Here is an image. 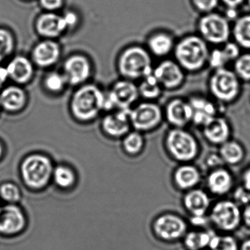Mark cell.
<instances>
[{"instance_id":"1","label":"cell","mask_w":250,"mask_h":250,"mask_svg":"<svg viewBox=\"0 0 250 250\" xmlns=\"http://www.w3.org/2000/svg\"><path fill=\"white\" fill-rule=\"evenodd\" d=\"M210 46L197 33L187 34L176 41L173 59L187 74H197L208 65Z\"/></svg>"},{"instance_id":"2","label":"cell","mask_w":250,"mask_h":250,"mask_svg":"<svg viewBox=\"0 0 250 250\" xmlns=\"http://www.w3.org/2000/svg\"><path fill=\"white\" fill-rule=\"evenodd\" d=\"M164 147L168 157L177 164L194 163L202 150L198 139L187 128H169Z\"/></svg>"},{"instance_id":"3","label":"cell","mask_w":250,"mask_h":250,"mask_svg":"<svg viewBox=\"0 0 250 250\" xmlns=\"http://www.w3.org/2000/svg\"><path fill=\"white\" fill-rule=\"evenodd\" d=\"M241 80L229 67L212 70L207 87L210 98L219 105L228 106L235 103L242 93Z\"/></svg>"},{"instance_id":"4","label":"cell","mask_w":250,"mask_h":250,"mask_svg":"<svg viewBox=\"0 0 250 250\" xmlns=\"http://www.w3.org/2000/svg\"><path fill=\"white\" fill-rule=\"evenodd\" d=\"M207 216L210 228L220 233H233L242 225L241 208L231 198L212 203Z\"/></svg>"},{"instance_id":"5","label":"cell","mask_w":250,"mask_h":250,"mask_svg":"<svg viewBox=\"0 0 250 250\" xmlns=\"http://www.w3.org/2000/svg\"><path fill=\"white\" fill-rule=\"evenodd\" d=\"M197 34L209 46H222L231 40L232 23L224 14L211 12L203 14L197 21Z\"/></svg>"},{"instance_id":"6","label":"cell","mask_w":250,"mask_h":250,"mask_svg":"<svg viewBox=\"0 0 250 250\" xmlns=\"http://www.w3.org/2000/svg\"><path fill=\"white\" fill-rule=\"evenodd\" d=\"M104 96L95 85L83 86L76 92L71 102L74 116L83 121L93 119L105 106Z\"/></svg>"},{"instance_id":"7","label":"cell","mask_w":250,"mask_h":250,"mask_svg":"<svg viewBox=\"0 0 250 250\" xmlns=\"http://www.w3.org/2000/svg\"><path fill=\"white\" fill-rule=\"evenodd\" d=\"M188 229V221L172 211L161 213L156 216L152 225L156 238L166 244H175L182 241Z\"/></svg>"},{"instance_id":"8","label":"cell","mask_w":250,"mask_h":250,"mask_svg":"<svg viewBox=\"0 0 250 250\" xmlns=\"http://www.w3.org/2000/svg\"><path fill=\"white\" fill-rule=\"evenodd\" d=\"M119 69L128 79H143L153 74L151 55L140 46L128 48L121 55Z\"/></svg>"},{"instance_id":"9","label":"cell","mask_w":250,"mask_h":250,"mask_svg":"<svg viewBox=\"0 0 250 250\" xmlns=\"http://www.w3.org/2000/svg\"><path fill=\"white\" fill-rule=\"evenodd\" d=\"M52 162L46 156L33 155L21 165V175L29 187L40 188L45 187L53 175Z\"/></svg>"},{"instance_id":"10","label":"cell","mask_w":250,"mask_h":250,"mask_svg":"<svg viewBox=\"0 0 250 250\" xmlns=\"http://www.w3.org/2000/svg\"><path fill=\"white\" fill-rule=\"evenodd\" d=\"M164 121V109L151 101L140 104L130 112L131 124L139 131L156 129Z\"/></svg>"},{"instance_id":"11","label":"cell","mask_w":250,"mask_h":250,"mask_svg":"<svg viewBox=\"0 0 250 250\" xmlns=\"http://www.w3.org/2000/svg\"><path fill=\"white\" fill-rule=\"evenodd\" d=\"M153 74L164 90L172 92L184 85L187 74L173 58H167L153 68Z\"/></svg>"},{"instance_id":"12","label":"cell","mask_w":250,"mask_h":250,"mask_svg":"<svg viewBox=\"0 0 250 250\" xmlns=\"http://www.w3.org/2000/svg\"><path fill=\"white\" fill-rule=\"evenodd\" d=\"M206 190L213 197H226L231 194L235 186V178L227 166L210 169L205 177Z\"/></svg>"},{"instance_id":"13","label":"cell","mask_w":250,"mask_h":250,"mask_svg":"<svg viewBox=\"0 0 250 250\" xmlns=\"http://www.w3.org/2000/svg\"><path fill=\"white\" fill-rule=\"evenodd\" d=\"M163 109L165 121L170 128H187L191 125L193 109L187 98H172Z\"/></svg>"},{"instance_id":"14","label":"cell","mask_w":250,"mask_h":250,"mask_svg":"<svg viewBox=\"0 0 250 250\" xmlns=\"http://www.w3.org/2000/svg\"><path fill=\"white\" fill-rule=\"evenodd\" d=\"M171 181L177 191L184 193L199 187L203 181V172L194 163L178 164L172 170Z\"/></svg>"},{"instance_id":"15","label":"cell","mask_w":250,"mask_h":250,"mask_svg":"<svg viewBox=\"0 0 250 250\" xmlns=\"http://www.w3.org/2000/svg\"><path fill=\"white\" fill-rule=\"evenodd\" d=\"M205 141L219 147L232 138V128L229 120L223 115H216L200 128Z\"/></svg>"},{"instance_id":"16","label":"cell","mask_w":250,"mask_h":250,"mask_svg":"<svg viewBox=\"0 0 250 250\" xmlns=\"http://www.w3.org/2000/svg\"><path fill=\"white\" fill-rule=\"evenodd\" d=\"M181 204L189 217L207 216L212 205L211 196L206 189L197 187L183 193Z\"/></svg>"},{"instance_id":"17","label":"cell","mask_w":250,"mask_h":250,"mask_svg":"<svg viewBox=\"0 0 250 250\" xmlns=\"http://www.w3.org/2000/svg\"><path fill=\"white\" fill-rule=\"evenodd\" d=\"M187 99L193 109L191 125L201 128L210 119L219 115V104L211 98L194 94Z\"/></svg>"},{"instance_id":"18","label":"cell","mask_w":250,"mask_h":250,"mask_svg":"<svg viewBox=\"0 0 250 250\" xmlns=\"http://www.w3.org/2000/svg\"><path fill=\"white\" fill-rule=\"evenodd\" d=\"M138 87L129 81L116 83L109 93V99L105 101L107 107H118L121 110L129 109L130 106L138 99Z\"/></svg>"},{"instance_id":"19","label":"cell","mask_w":250,"mask_h":250,"mask_svg":"<svg viewBox=\"0 0 250 250\" xmlns=\"http://www.w3.org/2000/svg\"><path fill=\"white\" fill-rule=\"evenodd\" d=\"M176 39L168 30L155 32L147 40V50L150 55L159 58H167L172 55Z\"/></svg>"},{"instance_id":"20","label":"cell","mask_w":250,"mask_h":250,"mask_svg":"<svg viewBox=\"0 0 250 250\" xmlns=\"http://www.w3.org/2000/svg\"><path fill=\"white\" fill-rule=\"evenodd\" d=\"M90 64L87 58L82 55H74L65 61L64 76L71 84H81L90 77Z\"/></svg>"},{"instance_id":"21","label":"cell","mask_w":250,"mask_h":250,"mask_svg":"<svg viewBox=\"0 0 250 250\" xmlns=\"http://www.w3.org/2000/svg\"><path fill=\"white\" fill-rule=\"evenodd\" d=\"M25 224L24 213L17 206L10 205L0 210V232L2 233H18L22 230Z\"/></svg>"},{"instance_id":"22","label":"cell","mask_w":250,"mask_h":250,"mask_svg":"<svg viewBox=\"0 0 250 250\" xmlns=\"http://www.w3.org/2000/svg\"><path fill=\"white\" fill-rule=\"evenodd\" d=\"M216 232L211 228H189L181 241L183 247L185 250H208L212 237Z\"/></svg>"},{"instance_id":"23","label":"cell","mask_w":250,"mask_h":250,"mask_svg":"<svg viewBox=\"0 0 250 250\" xmlns=\"http://www.w3.org/2000/svg\"><path fill=\"white\" fill-rule=\"evenodd\" d=\"M225 166L237 167L243 163L247 156V150L244 145L235 139L231 138L218 147Z\"/></svg>"},{"instance_id":"24","label":"cell","mask_w":250,"mask_h":250,"mask_svg":"<svg viewBox=\"0 0 250 250\" xmlns=\"http://www.w3.org/2000/svg\"><path fill=\"white\" fill-rule=\"evenodd\" d=\"M129 109H124L105 117L103 128L108 134L113 137H121L128 132L130 128Z\"/></svg>"},{"instance_id":"25","label":"cell","mask_w":250,"mask_h":250,"mask_svg":"<svg viewBox=\"0 0 250 250\" xmlns=\"http://www.w3.org/2000/svg\"><path fill=\"white\" fill-rule=\"evenodd\" d=\"M38 32L45 37L59 36L68 27L65 17L54 14H43L39 17L36 24Z\"/></svg>"},{"instance_id":"26","label":"cell","mask_w":250,"mask_h":250,"mask_svg":"<svg viewBox=\"0 0 250 250\" xmlns=\"http://www.w3.org/2000/svg\"><path fill=\"white\" fill-rule=\"evenodd\" d=\"M61 54L58 43L46 41L39 43L34 49L33 58L39 66L48 67L57 62Z\"/></svg>"},{"instance_id":"27","label":"cell","mask_w":250,"mask_h":250,"mask_svg":"<svg viewBox=\"0 0 250 250\" xmlns=\"http://www.w3.org/2000/svg\"><path fill=\"white\" fill-rule=\"evenodd\" d=\"M231 39L242 50L250 51V14L239 16L232 21Z\"/></svg>"},{"instance_id":"28","label":"cell","mask_w":250,"mask_h":250,"mask_svg":"<svg viewBox=\"0 0 250 250\" xmlns=\"http://www.w3.org/2000/svg\"><path fill=\"white\" fill-rule=\"evenodd\" d=\"M8 77L18 83H27L33 76L31 62L24 57H17L11 61L7 68Z\"/></svg>"},{"instance_id":"29","label":"cell","mask_w":250,"mask_h":250,"mask_svg":"<svg viewBox=\"0 0 250 250\" xmlns=\"http://www.w3.org/2000/svg\"><path fill=\"white\" fill-rule=\"evenodd\" d=\"M25 102V93L20 87H7L0 95V104L8 110H19L24 106Z\"/></svg>"},{"instance_id":"30","label":"cell","mask_w":250,"mask_h":250,"mask_svg":"<svg viewBox=\"0 0 250 250\" xmlns=\"http://www.w3.org/2000/svg\"><path fill=\"white\" fill-rule=\"evenodd\" d=\"M240 241L232 233L215 232L208 250H239Z\"/></svg>"},{"instance_id":"31","label":"cell","mask_w":250,"mask_h":250,"mask_svg":"<svg viewBox=\"0 0 250 250\" xmlns=\"http://www.w3.org/2000/svg\"><path fill=\"white\" fill-rule=\"evenodd\" d=\"M138 90L140 95L151 102L159 99L164 91L153 74L143 79Z\"/></svg>"},{"instance_id":"32","label":"cell","mask_w":250,"mask_h":250,"mask_svg":"<svg viewBox=\"0 0 250 250\" xmlns=\"http://www.w3.org/2000/svg\"><path fill=\"white\" fill-rule=\"evenodd\" d=\"M232 70L243 83H250V51L241 52L232 63Z\"/></svg>"},{"instance_id":"33","label":"cell","mask_w":250,"mask_h":250,"mask_svg":"<svg viewBox=\"0 0 250 250\" xmlns=\"http://www.w3.org/2000/svg\"><path fill=\"white\" fill-rule=\"evenodd\" d=\"M229 64L232 63L222 46H214L210 49L208 67L211 70L219 69L228 67Z\"/></svg>"},{"instance_id":"34","label":"cell","mask_w":250,"mask_h":250,"mask_svg":"<svg viewBox=\"0 0 250 250\" xmlns=\"http://www.w3.org/2000/svg\"><path fill=\"white\" fill-rule=\"evenodd\" d=\"M55 183L62 188H68L74 184L75 176L74 172L69 168L65 167H58L53 172Z\"/></svg>"},{"instance_id":"35","label":"cell","mask_w":250,"mask_h":250,"mask_svg":"<svg viewBox=\"0 0 250 250\" xmlns=\"http://www.w3.org/2000/svg\"><path fill=\"white\" fill-rule=\"evenodd\" d=\"M145 141L143 135L139 132L130 133L124 141L125 150L131 154H137L143 150Z\"/></svg>"},{"instance_id":"36","label":"cell","mask_w":250,"mask_h":250,"mask_svg":"<svg viewBox=\"0 0 250 250\" xmlns=\"http://www.w3.org/2000/svg\"><path fill=\"white\" fill-rule=\"evenodd\" d=\"M14 39L9 32L0 29V61L6 58L14 49Z\"/></svg>"},{"instance_id":"37","label":"cell","mask_w":250,"mask_h":250,"mask_svg":"<svg viewBox=\"0 0 250 250\" xmlns=\"http://www.w3.org/2000/svg\"><path fill=\"white\" fill-rule=\"evenodd\" d=\"M66 82L65 76L58 73H51L45 80V85L50 91L58 92L63 88Z\"/></svg>"},{"instance_id":"38","label":"cell","mask_w":250,"mask_h":250,"mask_svg":"<svg viewBox=\"0 0 250 250\" xmlns=\"http://www.w3.org/2000/svg\"><path fill=\"white\" fill-rule=\"evenodd\" d=\"M232 200L242 208L250 203V191L246 189L241 184L235 186L231 192Z\"/></svg>"},{"instance_id":"39","label":"cell","mask_w":250,"mask_h":250,"mask_svg":"<svg viewBox=\"0 0 250 250\" xmlns=\"http://www.w3.org/2000/svg\"><path fill=\"white\" fill-rule=\"evenodd\" d=\"M0 196L6 201L14 203L20 200V190L14 184H3L0 188Z\"/></svg>"},{"instance_id":"40","label":"cell","mask_w":250,"mask_h":250,"mask_svg":"<svg viewBox=\"0 0 250 250\" xmlns=\"http://www.w3.org/2000/svg\"><path fill=\"white\" fill-rule=\"evenodd\" d=\"M219 3V0H192L194 8L202 15L214 12Z\"/></svg>"},{"instance_id":"41","label":"cell","mask_w":250,"mask_h":250,"mask_svg":"<svg viewBox=\"0 0 250 250\" xmlns=\"http://www.w3.org/2000/svg\"><path fill=\"white\" fill-rule=\"evenodd\" d=\"M205 167L207 168L208 170L215 169V168L225 166L221 158L220 155L218 152H210L206 155L204 159Z\"/></svg>"},{"instance_id":"42","label":"cell","mask_w":250,"mask_h":250,"mask_svg":"<svg viewBox=\"0 0 250 250\" xmlns=\"http://www.w3.org/2000/svg\"><path fill=\"white\" fill-rule=\"evenodd\" d=\"M240 184L250 191V165L243 169L240 175Z\"/></svg>"},{"instance_id":"43","label":"cell","mask_w":250,"mask_h":250,"mask_svg":"<svg viewBox=\"0 0 250 250\" xmlns=\"http://www.w3.org/2000/svg\"><path fill=\"white\" fill-rule=\"evenodd\" d=\"M241 221L243 226L250 229V203L241 208Z\"/></svg>"},{"instance_id":"44","label":"cell","mask_w":250,"mask_h":250,"mask_svg":"<svg viewBox=\"0 0 250 250\" xmlns=\"http://www.w3.org/2000/svg\"><path fill=\"white\" fill-rule=\"evenodd\" d=\"M43 8L47 10H55L62 5V0H40Z\"/></svg>"},{"instance_id":"45","label":"cell","mask_w":250,"mask_h":250,"mask_svg":"<svg viewBox=\"0 0 250 250\" xmlns=\"http://www.w3.org/2000/svg\"><path fill=\"white\" fill-rule=\"evenodd\" d=\"M226 8L238 9L240 6L245 2V0H221Z\"/></svg>"},{"instance_id":"46","label":"cell","mask_w":250,"mask_h":250,"mask_svg":"<svg viewBox=\"0 0 250 250\" xmlns=\"http://www.w3.org/2000/svg\"><path fill=\"white\" fill-rule=\"evenodd\" d=\"M8 77V70L7 68L0 66V86L2 85Z\"/></svg>"},{"instance_id":"47","label":"cell","mask_w":250,"mask_h":250,"mask_svg":"<svg viewBox=\"0 0 250 250\" xmlns=\"http://www.w3.org/2000/svg\"><path fill=\"white\" fill-rule=\"evenodd\" d=\"M239 250H250V236L240 241Z\"/></svg>"},{"instance_id":"48","label":"cell","mask_w":250,"mask_h":250,"mask_svg":"<svg viewBox=\"0 0 250 250\" xmlns=\"http://www.w3.org/2000/svg\"><path fill=\"white\" fill-rule=\"evenodd\" d=\"M2 146H0V157L2 156Z\"/></svg>"},{"instance_id":"49","label":"cell","mask_w":250,"mask_h":250,"mask_svg":"<svg viewBox=\"0 0 250 250\" xmlns=\"http://www.w3.org/2000/svg\"><path fill=\"white\" fill-rule=\"evenodd\" d=\"M246 1V0H245ZM247 2H248L249 5L250 6V0H247Z\"/></svg>"},{"instance_id":"50","label":"cell","mask_w":250,"mask_h":250,"mask_svg":"<svg viewBox=\"0 0 250 250\" xmlns=\"http://www.w3.org/2000/svg\"><path fill=\"white\" fill-rule=\"evenodd\" d=\"M0 210H1V208H0Z\"/></svg>"}]
</instances>
